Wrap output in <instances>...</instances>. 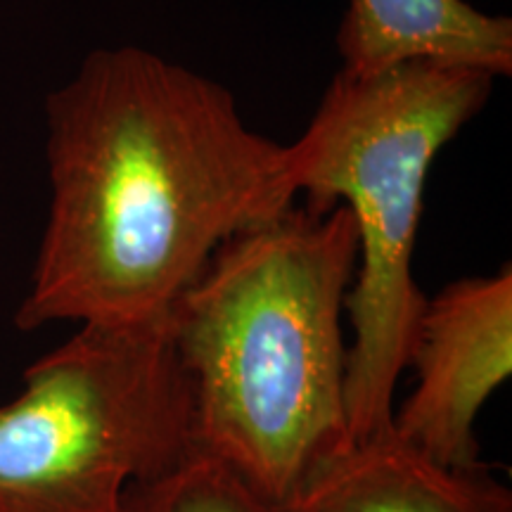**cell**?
<instances>
[{"label":"cell","instance_id":"1","mask_svg":"<svg viewBox=\"0 0 512 512\" xmlns=\"http://www.w3.org/2000/svg\"><path fill=\"white\" fill-rule=\"evenodd\" d=\"M50 207L19 330L155 325L223 242L294 207L287 145L233 93L136 46L83 57L48 95Z\"/></svg>","mask_w":512,"mask_h":512},{"label":"cell","instance_id":"2","mask_svg":"<svg viewBox=\"0 0 512 512\" xmlns=\"http://www.w3.org/2000/svg\"><path fill=\"white\" fill-rule=\"evenodd\" d=\"M356 259L347 207H290L223 242L169 313L190 446L271 510L351 444L342 318Z\"/></svg>","mask_w":512,"mask_h":512},{"label":"cell","instance_id":"3","mask_svg":"<svg viewBox=\"0 0 512 512\" xmlns=\"http://www.w3.org/2000/svg\"><path fill=\"white\" fill-rule=\"evenodd\" d=\"M494 76L413 62L375 76L339 72L302 138L287 145L304 207L349 209L358 259L344 313L349 439L392 427L394 392L408 368L427 297L413 252L427 176L448 140L482 110Z\"/></svg>","mask_w":512,"mask_h":512},{"label":"cell","instance_id":"4","mask_svg":"<svg viewBox=\"0 0 512 512\" xmlns=\"http://www.w3.org/2000/svg\"><path fill=\"white\" fill-rule=\"evenodd\" d=\"M190 403L155 325H79L0 403V512H121L190 451Z\"/></svg>","mask_w":512,"mask_h":512},{"label":"cell","instance_id":"5","mask_svg":"<svg viewBox=\"0 0 512 512\" xmlns=\"http://www.w3.org/2000/svg\"><path fill=\"white\" fill-rule=\"evenodd\" d=\"M408 366L418 382L392 413V432L444 467H486L475 422L512 373L510 266L456 280L427 299Z\"/></svg>","mask_w":512,"mask_h":512},{"label":"cell","instance_id":"6","mask_svg":"<svg viewBox=\"0 0 512 512\" xmlns=\"http://www.w3.org/2000/svg\"><path fill=\"white\" fill-rule=\"evenodd\" d=\"M271 512H512V494L489 467H444L389 427L339 448Z\"/></svg>","mask_w":512,"mask_h":512},{"label":"cell","instance_id":"7","mask_svg":"<svg viewBox=\"0 0 512 512\" xmlns=\"http://www.w3.org/2000/svg\"><path fill=\"white\" fill-rule=\"evenodd\" d=\"M337 48L349 76L430 62L496 79L512 72V19L465 0H349Z\"/></svg>","mask_w":512,"mask_h":512},{"label":"cell","instance_id":"8","mask_svg":"<svg viewBox=\"0 0 512 512\" xmlns=\"http://www.w3.org/2000/svg\"><path fill=\"white\" fill-rule=\"evenodd\" d=\"M121 512H271L226 465L190 448L128 489Z\"/></svg>","mask_w":512,"mask_h":512}]
</instances>
